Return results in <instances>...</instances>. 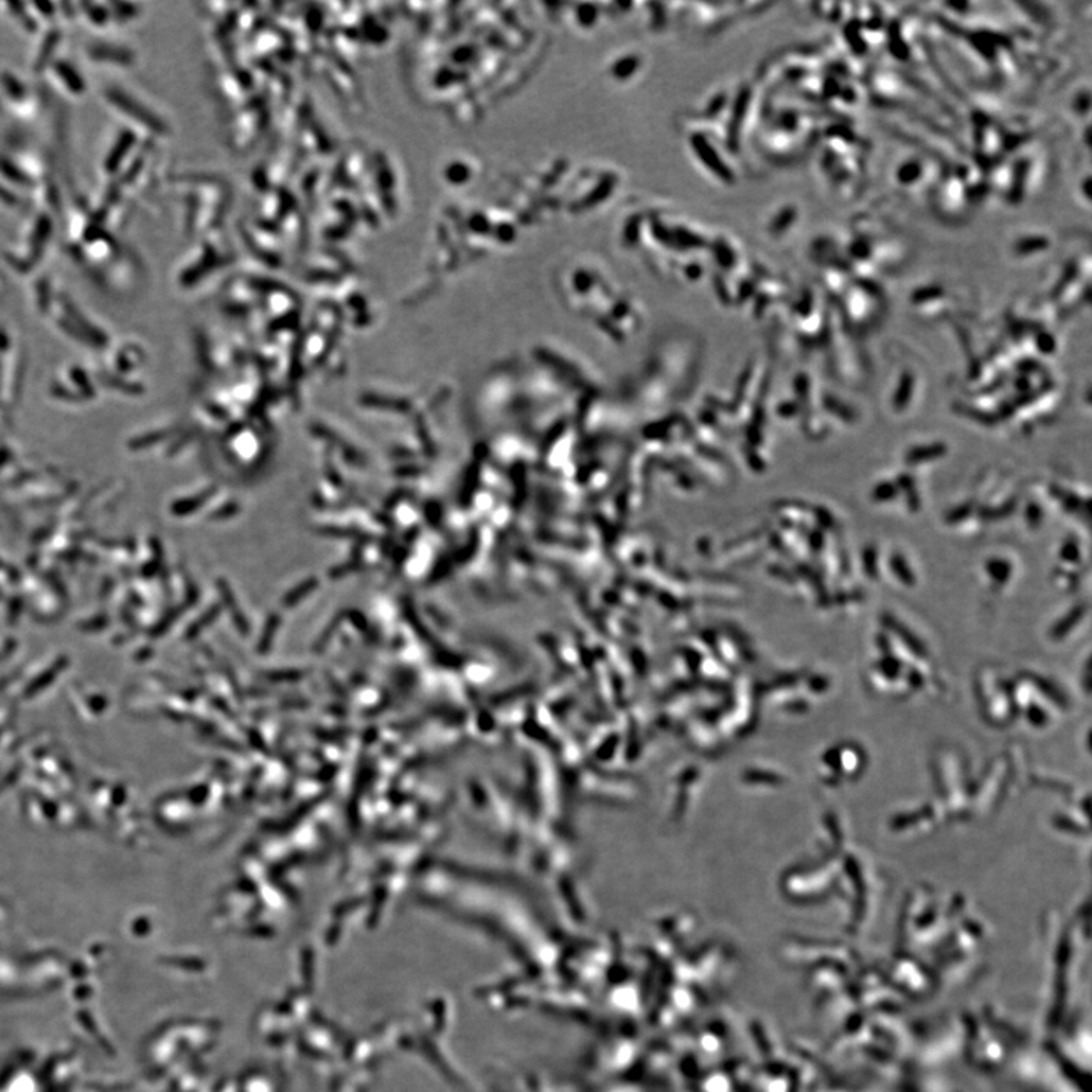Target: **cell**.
I'll return each mask as SVG.
<instances>
[{
    "label": "cell",
    "instance_id": "obj_5",
    "mask_svg": "<svg viewBox=\"0 0 1092 1092\" xmlns=\"http://www.w3.org/2000/svg\"><path fill=\"white\" fill-rule=\"evenodd\" d=\"M84 54L91 66L101 69L129 70L137 65V54L133 46L125 41L112 40L108 35H96L88 41Z\"/></svg>",
    "mask_w": 1092,
    "mask_h": 1092
},
{
    "label": "cell",
    "instance_id": "obj_7",
    "mask_svg": "<svg viewBox=\"0 0 1092 1092\" xmlns=\"http://www.w3.org/2000/svg\"><path fill=\"white\" fill-rule=\"evenodd\" d=\"M30 200L17 193L5 181L0 179V207L10 211H23Z\"/></svg>",
    "mask_w": 1092,
    "mask_h": 1092
},
{
    "label": "cell",
    "instance_id": "obj_8",
    "mask_svg": "<svg viewBox=\"0 0 1092 1092\" xmlns=\"http://www.w3.org/2000/svg\"><path fill=\"white\" fill-rule=\"evenodd\" d=\"M3 3H0V12H2Z\"/></svg>",
    "mask_w": 1092,
    "mask_h": 1092
},
{
    "label": "cell",
    "instance_id": "obj_1",
    "mask_svg": "<svg viewBox=\"0 0 1092 1092\" xmlns=\"http://www.w3.org/2000/svg\"><path fill=\"white\" fill-rule=\"evenodd\" d=\"M54 211L38 207L28 218L19 239L3 251L2 260L14 274L20 277L33 275L40 267L51 249L56 231Z\"/></svg>",
    "mask_w": 1092,
    "mask_h": 1092
},
{
    "label": "cell",
    "instance_id": "obj_2",
    "mask_svg": "<svg viewBox=\"0 0 1092 1092\" xmlns=\"http://www.w3.org/2000/svg\"><path fill=\"white\" fill-rule=\"evenodd\" d=\"M101 99L105 107L121 119L126 128L133 129L139 136H158L161 131L160 119L155 118L149 105L143 101L136 91L122 84H108L101 90Z\"/></svg>",
    "mask_w": 1092,
    "mask_h": 1092
},
{
    "label": "cell",
    "instance_id": "obj_4",
    "mask_svg": "<svg viewBox=\"0 0 1092 1092\" xmlns=\"http://www.w3.org/2000/svg\"><path fill=\"white\" fill-rule=\"evenodd\" d=\"M142 147L143 142L139 134L122 125L116 136L109 140L107 149L104 151L101 163H99L104 184H111L112 181H116L122 172L131 164Z\"/></svg>",
    "mask_w": 1092,
    "mask_h": 1092
},
{
    "label": "cell",
    "instance_id": "obj_3",
    "mask_svg": "<svg viewBox=\"0 0 1092 1092\" xmlns=\"http://www.w3.org/2000/svg\"><path fill=\"white\" fill-rule=\"evenodd\" d=\"M0 99L14 118L22 121L33 122L43 111L37 87L16 70L0 72Z\"/></svg>",
    "mask_w": 1092,
    "mask_h": 1092
},
{
    "label": "cell",
    "instance_id": "obj_6",
    "mask_svg": "<svg viewBox=\"0 0 1092 1092\" xmlns=\"http://www.w3.org/2000/svg\"><path fill=\"white\" fill-rule=\"evenodd\" d=\"M45 75L65 96L84 98L88 91L87 77L72 59L58 56L46 70Z\"/></svg>",
    "mask_w": 1092,
    "mask_h": 1092
}]
</instances>
